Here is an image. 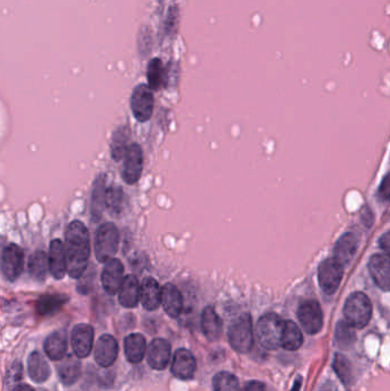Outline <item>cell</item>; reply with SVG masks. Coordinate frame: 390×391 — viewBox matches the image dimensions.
<instances>
[{"label": "cell", "mask_w": 390, "mask_h": 391, "mask_svg": "<svg viewBox=\"0 0 390 391\" xmlns=\"http://www.w3.org/2000/svg\"><path fill=\"white\" fill-rule=\"evenodd\" d=\"M29 377L36 383H44L51 377V367H49L45 357L42 353H32L28 359Z\"/></svg>", "instance_id": "obj_24"}, {"label": "cell", "mask_w": 390, "mask_h": 391, "mask_svg": "<svg viewBox=\"0 0 390 391\" xmlns=\"http://www.w3.org/2000/svg\"><path fill=\"white\" fill-rule=\"evenodd\" d=\"M388 182H389V178H388V176H386L385 180H383L382 185H381V189L385 191V193H383L385 199H388V197H389V185H388Z\"/></svg>", "instance_id": "obj_40"}, {"label": "cell", "mask_w": 390, "mask_h": 391, "mask_svg": "<svg viewBox=\"0 0 390 391\" xmlns=\"http://www.w3.org/2000/svg\"><path fill=\"white\" fill-rule=\"evenodd\" d=\"M229 342L232 349L241 353H249L254 343L252 318L244 313L232 322L228 331Z\"/></svg>", "instance_id": "obj_5"}, {"label": "cell", "mask_w": 390, "mask_h": 391, "mask_svg": "<svg viewBox=\"0 0 390 391\" xmlns=\"http://www.w3.org/2000/svg\"><path fill=\"white\" fill-rule=\"evenodd\" d=\"M147 78H148L149 88L151 91H158L165 87L167 84V71L160 58H152L151 61L149 62Z\"/></svg>", "instance_id": "obj_28"}, {"label": "cell", "mask_w": 390, "mask_h": 391, "mask_svg": "<svg viewBox=\"0 0 390 391\" xmlns=\"http://www.w3.org/2000/svg\"><path fill=\"white\" fill-rule=\"evenodd\" d=\"M335 342L341 349H350L356 342L354 327L347 322H339L335 327Z\"/></svg>", "instance_id": "obj_32"}, {"label": "cell", "mask_w": 390, "mask_h": 391, "mask_svg": "<svg viewBox=\"0 0 390 391\" xmlns=\"http://www.w3.org/2000/svg\"><path fill=\"white\" fill-rule=\"evenodd\" d=\"M118 300L124 308H135L140 301V283L134 274H128L123 279L118 291Z\"/></svg>", "instance_id": "obj_19"}, {"label": "cell", "mask_w": 390, "mask_h": 391, "mask_svg": "<svg viewBox=\"0 0 390 391\" xmlns=\"http://www.w3.org/2000/svg\"><path fill=\"white\" fill-rule=\"evenodd\" d=\"M44 349L49 359L61 360L66 356L68 349V339L64 331H58L46 339Z\"/></svg>", "instance_id": "obj_25"}, {"label": "cell", "mask_w": 390, "mask_h": 391, "mask_svg": "<svg viewBox=\"0 0 390 391\" xmlns=\"http://www.w3.org/2000/svg\"><path fill=\"white\" fill-rule=\"evenodd\" d=\"M297 319L302 329H304V332L310 335H315L321 332L323 324H324L321 305L315 300H308L299 305Z\"/></svg>", "instance_id": "obj_7"}, {"label": "cell", "mask_w": 390, "mask_h": 391, "mask_svg": "<svg viewBox=\"0 0 390 391\" xmlns=\"http://www.w3.org/2000/svg\"><path fill=\"white\" fill-rule=\"evenodd\" d=\"M304 344V336L302 332L299 329V326L292 320H285L283 325V332H282V341L280 346L289 351H295L300 349Z\"/></svg>", "instance_id": "obj_27"}, {"label": "cell", "mask_w": 390, "mask_h": 391, "mask_svg": "<svg viewBox=\"0 0 390 391\" xmlns=\"http://www.w3.org/2000/svg\"><path fill=\"white\" fill-rule=\"evenodd\" d=\"M82 373V364L77 357L70 355L62 360L59 366V377L66 386L76 383Z\"/></svg>", "instance_id": "obj_29"}, {"label": "cell", "mask_w": 390, "mask_h": 391, "mask_svg": "<svg viewBox=\"0 0 390 391\" xmlns=\"http://www.w3.org/2000/svg\"><path fill=\"white\" fill-rule=\"evenodd\" d=\"M342 278H343V265L335 260L334 257L326 259L319 264L318 283L325 294H334L341 284Z\"/></svg>", "instance_id": "obj_6"}, {"label": "cell", "mask_w": 390, "mask_h": 391, "mask_svg": "<svg viewBox=\"0 0 390 391\" xmlns=\"http://www.w3.org/2000/svg\"><path fill=\"white\" fill-rule=\"evenodd\" d=\"M29 274L37 281H44L49 271V257L42 250H37L29 259Z\"/></svg>", "instance_id": "obj_31"}, {"label": "cell", "mask_w": 390, "mask_h": 391, "mask_svg": "<svg viewBox=\"0 0 390 391\" xmlns=\"http://www.w3.org/2000/svg\"><path fill=\"white\" fill-rule=\"evenodd\" d=\"M118 342L110 334H104L97 340L94 357L97 363L102 367H110L117 359Z\"/></svg>", "instance_id": "obj_16"}, {"label": "cell", "mask_w": 390, "mask_h": 391, "mask_svg": "<svg viewBox=\"0 0 390 391\" xmlns=\"http://www.w3.org/2000/svg\"><path fill=\"white\" fill-rule=\"evenodd\" d=\"M244 391H266V387L260 381H249L244 387Z\"/></svg>", "instance_id": "obj_38"}, {"label": "cell", "mask_w": 390, "mask_h": 391, "mask_svg": "<svg viewBox=\"0 0 390 391\" xmlns=\"http://www.w3.org/2000/svg\"><path fill=\"white\" fill-rule=\"evenodd\" d=\"M106 178L104 175H100L95 178L93 183V192H92V220L94 222H99L106 209Z\"/></svg>", "instance_id": "obj_26"}, {"label": "cell", "mask_w": 390, "mask_h": 391, "mask_svg": "<svg viewBox=\"0 0 390 391\" xmlns=\"http://www.w3.org/2000/svg\"><path fill=\"white\" fill-rule=\"evenodd\" d=\"M160 305H162V308L169 317L176 318L181 315L183 298L181 292L178 289L175 285L166 284L162 286Z\"/></svg>", "instance_id": "obj_20"}, {"label": "cell", "mask_w": 390, "mask_h": 391, "mask_svg": "<svg viewBox=\"0 0 390 391\" xmlns=\"http://www.w3.org/2000/svg\"><path fill=\"white\" fill-rule=\"evenodd\" d=\"M119 247V231L114 223L107 222L99 226L95 235L94 253L100 263H106L116 255Z\"/></svg>", "instance_id": "obj_3"}, {"label": "cell", "mask_w": 390, "mask_h": 391, "mask_svg": "<svg viewBox=\"0 0 390 391\" xmlns=\"http://www.w3.org/2000/svg\"><path fill=\"white\" fill-rule=\"evenodd\" d=\"M49 270L56 279H62L66 274L64 244L61 239H53L49 245Z\"/></svg>", "instance_id": "obj_17"}, {"label": "cell", "mask_w": 390, "mask_h": 391, "mask_svg": "<svg viewBox=\"0 0 390 391\" xmlns=\"http://www.w3.org/2000/svg\"><path fill=\"white\" fill-rule=\"evenodd\" d=\"M389 233L387 231V233L383 235L382 238L380 239V245L382 247L383 250L386 252V254L389 253Z\"/></svg>", "instance_id": "obj_39"}, {"label": "cell", "mask_w": 390, "mask_h": 391, "mask_svg": "<svg viewBox=\"0 0 390 391\" xmlns=\"http://www.w3.org/2000/svg\"><path fill=\"white\" fill-rule=\"evenodd\" d=\"M171 344L164 339L152 340L147 351V360L151 368L165 370L171 359Z\"/></svg>", "instance_id": "obj_15"}, {"label": "cell", "mask_w": 390, "mask_h": 391, "mask_svg": "<svg viewBox=\"0 0 390 391\" xmlns=\"http://www.w3.org/2000/svg\"><path fill=\"white\" fill-rule=\"evenodd\" d=\"M66 272L73 279L83 276L90 257V233L82 221H73L66 226Z\"/></svg>", "instance_id": "obj_1"}, {"label": "cell", "mask_w": 390, "mask_h": 391, "mask_svg": "<svg viewBox=\"0 0 390 391\" xmlns=\"http://www.w3.org/2000/svg\"><path fill=\"white\" fill-rule=\"evenodd\" d=\"M25 264V253L16 244H10L5 247L1 255V272L10 281H15L20 277Z\"/></svg>", "instance_id": "obj_9"}, {"label": "cell", "mask_w": 390, "mask_h": 391, "mask_svg": "<svg viewBox=\"0 0 390 391\" xmlns=\"http://www.w3.org/2000/svg\"><path fill=\"white\" fill-rule=\"evenodd\" d=\"M162 288L155 278H145L140 284V302L148 311H155L160 305Z\"/></svg>", "instance_id": "obj_18"}, {"label": "cell", "mask_w": 390, "mask_h": 391, "mask_svg": "<svg viewBox=\"0 0 390 391\" xmlns=\"http://www.w3.org/2000/svg\"><path fill=\"white\" fill-rule=\"evenodd\" d=\"M125 356L132 364L141 363L147 353V342L145 336L138 333H133L125 337Z\"/></svg>", "instance_id": "obj_22"}, {"label": "cell", "mask_w": 390, "mask_h": 391, "mask_svg": "<svg viewBox=\"0 0 390 391\" xmlns=\"http://www.w3.org/2000/svg\"><path fill=\"white\" fill-rule=\"evenodd\" d=\"M202 331L208 341H218L222 334V320L212 307L204 309L202 313Z\"/></svg>", "instance_id": "obj_23"}, {"label": "cell", "mask_w": 390, "mask_h": 391, "mask_svg": "<svg viewBox=\"0 0 390 391\" xmlns=\"http://www.w3.org/2000/svg\"><path fill=\"white\" fill-rule=\"evenodd\" d=\"M369 274L378 287L389 291L390 264L388 254H374L369 261Z\"/></svg>", "instance_id": "obj_14"}, {"label": "cell", "mask_w": 390, "mask_h": 391, "mask_svg": "<svg viewBox=\"0 0 390 391\" xmlns=\"http://www.w3.org/2000/svg\"><path fill=\"white\" fill-rule=\"evenodd\" d=\"M124 279V265L118 259H110L104 263L103 271L101 276L104 291L109 295L117 294L121 283Z\"/></svg>", "instance_id": "obj_12"}, {"label": "cell", "mask_w": 390, "mask_h": 391, "mask_svg": "<svg viewBox=\"0 0 390 391\" xmlns=\"http://www.w3.org/2000/svg\"><path fill=\"white\" fill-rule=\"evenodd\" d=\"M123 159V178L127 185H135L141 178L143 171V154L141 147L136 143L130 144Z\"/></svg>", "instance_id": "obj_10"}, {"label": "cell", "mask_w": 390, "mask_h": 391, "mask_svg": "<svg viewBox=\"0 0 390 391\" xmlns=\"http://www.w3.org/2000/svg\"><path fill=\"white\" fill-rule=\"evenodd\" d=\"M301 384H302V377H299L294 382L293 387H292L291 391H300Z\"/></svg>", "instance_id": "obj_42"}, {"label": "cell", "mask_w": 390, "mask_h": 391, "mask_svg": "<svg viewBox=\"0 0 390 391\" xmlns=\"http://www.w3.org/2000/svg\"><path fill=\"white\" fill-rule=\"evenodd\" d=\"M215 391H241L239 379L228 372H220L213 377Z\"/></svg>", "instance_id": "obj_35"}, {"label": "cell", "mask_w": 390, "mask_h": 391, "mask_svg": "<svg viewBox=\"0 0 390 391\" xmlns=\"http://www.w3.org/2000/svg\"><path fill=\"white\" fill-rule=\"evenodd\" d=\"M94 329L88 324H78L71 333V346L75 356L86 358L93 349Z\"/></svg>", "instance_id": "obj_11"}, {"label": "cell", "mask_w": 390, "mask_h": 391, "mask_svg": "<svg viewBox=\"0 0 390 391\" xmlns=\"http://www.w3.org/2000/svg\"><path fill=\"white\" fill-rule=\"evenodd\" d=\"M125 205V195L123 190L118 187H111L106 192V209L112 215H119Z\"/></svg>", "instance_id": "obj_33"}, {"label": "cell", "mask_w": 390, "mask_h": 391, "mask_svg": "<svg viewBox=\"0 0 390 391\" xmlns=\"http://www.w3.org/2000/svg\"><path fill=\"white\" fill-rule=\"evenodd\" d=\"M357 248H358V239L355 233H345L335 244L334 259L345 267L352 262Z\"/></svg>", "instance_id": "obj_21"}, {"label": "cell", "mask_w": 390, "mask_h": 391, "mask_svg": "<svg viewBox=\"0 0 390 391\" xmlns=\"http://www.w3.org/2000/svg\"><path fill=\"white\" fill-rule=\"evenodd\" d=\"M154 95L148 85L140 84L132 93L131 109L135 119L140 123L148 121L154 111Z\"/></svg>", "instance_id": "obj_8"}, {"label": "cell", "mask_w": 390, "mask_h": 391, "mask_svg": "<svg viewBox=\"0 0 390 391\" xmlns=\"http://www.w3.org/2000/svg\"><path fill=\"white\" fill-rule=\"evenodd\" d=\"M128 130L126 127H121L116 130L111 141V156L114 161H121L124 158L128 144Z\"/></svg>", "instance_id": "obj_34"}, {"label": "cell", "mask_w": 390, "mask_h": 391, "mask_svg": "<svg viewBox=\"0 0 390 391\" xmlns=\"http://www.w3.org/2000/svg\"><path fill=\"white\" fill-rule=\"evenodd\" d=\"M196 368H197L196 358L189 350L183 348L176 350L171 364V370L174 377L181 380H189L193 377Z\"/></svg>", "instance_id": "obj_13"}, {"label": "cell", "mask_w": 390, "mask_h": 391, "mask_svg": "<svg viewBox=\"0 0 390 391\" xmlns=\"http://www.w3.org/2000/svg\"><path fill=\"white\" fill-rule=\"evenodd\" d=\"M372 302L362 292L349 295L343 307L345 322L354 329H364L372 318Z\"/></svg>", "instance_id": "obj_2"}, {"label": "cell", "mask_w": 390, "mask_h": 391, "mask_svg": "<svg viewBox=\"0 0 390 391\" xmlns=\"http://www.w3.org/2000/svg\"><path fill=\"white\" fill-rule=\"evenodd\" d=\"M178 25H179V8L176 6H172L169 8V15L166 19V34H174L178 30Z\"/></svg>", "instance_id": "obj_37"}, {"label": "cell", "mask_w": 390, "mask_h": 391, "mask_svg": "<svg viewBox=\"0 0 390 391\" xmlns=\"http://www.w3.org/2000/svg\"><path fill=\"white\" fill-rule=\"evenodd\" d=\"M284 320L276 313H266L256 324V337L260 344L268 350H276L280 346Z\"/></svg>", "instance_id": "obj_4"}, {"label": "cell", "mask_w": 390, "mask_h": 391, "mask_svg": "<svg viewBox=\"0 0 390 391\" xmlns=\"http://www.w3.org/2000/svg\"><path fill=\"white\" fill-rule=\"evenodd\" d=\"M333 370L338 374V377L345 386H349L352 382V364L345 356L337 353L333 359Z\"/></svg>", "instance_id": "obj_36"}, {"label": "cell", "mask_w": 390, "mask_h": 391, "mask_svg": "<svg viewBox=\"0 0 390 391\" xmlns=\"http://www.w3.org/2000/svg\"><path fill=\"white\" fill-rule=\"evenodd\" d=\"M68 298L62 294H46L39 298L36 305L37 311L40 316H52L59 311L66 305Z\"/></svg>", "instance_id": "obj_30"}, {"label": "cell", "mask_w": 390, "mask_h": 391, "mask_svg": "<svg viewBox=\"0 0 390 391\" xmlns=\"http://www.w3.org/2000/svg\"><path fill=\"white\" fill-rule=\"evenodd\" d=\"M13 391H35V389L28 384H20L18 387H15Z\"/></svg>", "instance_id": "obj_41"}]
</instances>
